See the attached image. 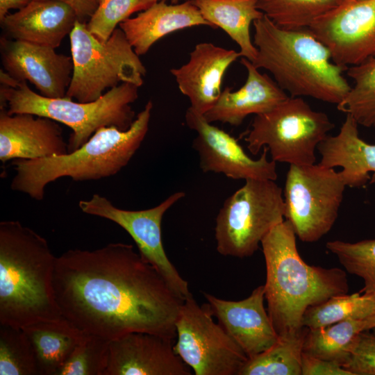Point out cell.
<instances>
[{"mask_svg":"<svg viewBox=\"0 0 375 375\" xmlns=\"http://www.w3.org/2000/svg\"><path fill=\"white\" fill-rule=\"evenodd\" d=\"M153 103L149 101L125 131L99 128L81 147L61 156L15 159L16 172L10 188L41 201L44 188L60 178L74 181L98 180L115 175L129 162L149 131Z\"/></svg>","mask_w":375,"mask_h":375,"instance_id":"obj_5","label":"cell"},{"mask_svg":"<svg viewBox=\"0 0 375 375\" xmlns=\"http://www.w3.org/2000/svg\"><path fill=\"white\" fill-rule=\"evenodd\" d=\"M176 340L146 332H132L110 341L103 375H191L178 356Z\"/></svg>","mask_w":375,"mask_h":375,"instance_id":"obj_16","label":"cell"},{"mask_svg":"<svg viewBox=\"0 0 375 375\" xmlns=\"http://www.w3.org/2000/svg\"><path fill=\"white\" fill-rule=\"evenodd\" d=\"M160 0H104L86 23L88 31L106 41L120 23Z\"/></svg>","mask_w":375,"mask_h":375,"instance_id":"obj_34","label":"cell"},{"mask_svg":"<svg viewBox=\"0 0 375 375\" xmlns=\"http://www.w3.org/2000/svg\"><path fill=\"white\" fill-rule=\"evenodd\" d=\"M0 56L3 70L15 81H29L46 97L66 96L73 74L72 56L4 35L0 38Z\"/></svg>","mask_w":375,"mask_h":375,"instance_id":"obj_15","label":"cell"},{"mask_svg":"<svg viewBox=\"0 0 375 375\" xmlns=\"http://www.w3.org/2000/svg\"><path fill=\"white\" fill-rule=\"evenodd\" d=\"M372 333L375 335V328H372Z\"/></svg>","mask_w":375,"mask_h":375,"instance_id":"obj_41","label":"cell"},{"mask_svg":"<svg viewBox=\"0 0 375 375\" xmlns=\"http://www.w3.org/2000/svg\"><path fill=\"white\" fill-rule=\"evenodd\" d=\"M253 42L257 49L252 62L267 70L290 97H308L339 104L351 89L328 49L308 28L288 29L266 15L253 24Z\"/></svg>","mask_w":375,"mask_h":375,"instance_id":"obj_3","label":"cell"},{"mask_svg":"<svg viewBox=\"0 0 375 375\" xmlns=\"http://www.w3.org/2000/svg\"><path fill=\"white\" fill-rule=\"evenodd\" d=\"M326 247L349 273L363 280L359 292L375 298V239L357 242L333 240Z\"/></svg>","mask_w":375,"mask_h":375,"instance_id":"obj_31","label":"cell"},{"mask_svg":"<svg viewBox=\"0 0 375 375\" xmlns=\"http://www.w3.org/2000/svg\"><path fill=\"white\" fill-rule=\"evenodd\" d=\"M212 317L207 303L188 297L176 321L174 349L195 375H240L249 358Z\"/></svg>","mask_w":375,"mask_h":375,"instance_id":"obj_11","label":"cell"},{"mask_svg":"<svg viewBox=\"0 0 375 375\" xmlns=\"http://www.w3.org/2000/svg\"><path fill=\"white\" fill-rule=\"evenodd\" d=\"M343 367L351 375H375V335L372 332L363 331L358 335Z\"/></svg>","mask_w":375,"mask_h":375,"instance_id":"obj_35","label":"cell"},{"mask_svg":"<svg viewBox=\"0 0 375 375\" xmlns=\"http://www.w3.org/2000/svg\"><path fill=\"white\" fill-rule=\"evenodd\" d=\"M285 214L283 190L275 181L246 180L217 215V251L224 256H251L269 232L285 220Z\"/></svg>","mask_w":375,"mask_h":375,"instance_id":"obj_9","label":"cell"},{"mask_svg":"<svg viewBox=\"0 0 375 375\" xmlns=\"http://www.w3.org/2000/svg\"><path fill=\"white\" fill-rule=\"evenodd\" d=\"M185 121L197 133L192 147L199 154V166L203 172L221 173L232 179L244 181L276 180V164L268 160L267 147H263L261 156L255 160L245 153L235 138L190 107L186 110Z\"/></svg>","mask_w":375,"mask_h":375,"instance_id":"obj_14","label":"cell"},{"mask_svg":"<svg viewBox=\"0 0 375 375\" xmlns=\"http://www.w3.org/2000/svg\"><path fill=\"white\" fill-rule=\"evenodd\" d=\"M22 329L32 344L38 375H56L85 334L65 317Z\"/></svg>","mask_w":375,"mask_h":375,"instance_id":"obj_25","label":"cell"},{"mask_svg":"<svg viewBox=\"0 0 375 375\" xmlns=\"http://www.w3.org/2000/svg\"><path fill=\"white\" fill-rule=\"evenodd\" d=\"M334 127L325 112L313 110L303 97L289 96L255 115L244 140L253 155L265 147L276 162L309 165L315 163L316 149Z\"/></svg>","mask_w":375,"mask_h":375,"instance_id":"obj_8","label":"cell"},{"mask_svg":"<svg viewBox=\"0 0 375 375\" xmlns=\"http://www.w3.org/2000/svg\"><path fill=\"white\" fill-rule=\"evenodd\" d=\"M241 54L211 42L195 45L187 62L172 68L170 73L180 92L190 102V108L204 115L218 100L224 76Z\"/></svg>","mask_w":375,"mask_h":375,"instance_id":"obj_18","label":"cell"},{"mask_svg":"<svg viewBox=\"0 0 375 375\" xmlns=\"http://www.w3.org/2000/svg\"><path fill=\"white\" fill-rule=\"evenodd\" d=\"M68 153L56 121L28 113L10 115L0 109V160L37 159Z\"/></svg>","mask_w":375,"mask_h":375,"instance_id":"obj_19","label":"cell"},{"mask_svg":"<svg viewBox=\"0 0 375 375\" xmlns=\"http://www.w3.org/2000/svg\"><path fill=\"white\" fill-rule=\"evenodd\" d=\"M104 0H97L99 4L101 3V2H103Z\"/></svg>","mask_w":375,"mask_h":375,"instance_id":"obj_40","label":"cell"},{"mask_svg":"<svg viewBox=\"0 0 375 375\" xmlns=\"http://www.w3.org/2000/svg\"><path fill=\"white\" fill-rule=\"evenodd\" d=\"M301 375H351V374L336 362L303 352Z\"/></svg>","mask_w":375,"mask_h":375,"instance_id":"obj_36","label":"cell"},{"mask_svg":"<svg viewBox=\"0 0 375 375\" xmlns=\"http://www.w3.org/2000/svg\"><path fill=\"white\" fill-rule=\"evenodd\" d=\"M69 38L73 74L65 97L90 102L122 83L142 85L146 67L119 27L103 42L78 20Z\"/></svg>","mask_w":375,"mask_h":375,"instance_id":"obj_7","label":"cell"},{"mask_svg":"<svg viewBox=\"0 0 375 375\" xmlns=\"http://www.w3.org/2000/svg\"><path fill=\"white\" fill-rule=\"evenodd\" d=\"M32 0H0V21L12 9L21 10Z\"/></svg>","mask_w":375,"mask_h":375,"instance_id":"obj_38","label":"cell"},{"mask_svg":"<svg viewBox=\"0 0 375 375\" xmlns=\"http://www.w3.org/2000/svg\"><path fill=\"white\" fill-rule=\"evenodd\" d=\"M56 258L19 221L0 222V324L17 328L63 317L53 285Z\"/></svg>","mask_w":375,"mask_h":375,"instance_id":"obj_4","label":"cell"},{"mask_svg":"<svg viewBox=\"0 0 375 375\" xmlns=\"http://www.w3.org/2000/svg\"><path fill=\"white\" fill-rule=\"evenodd\" d=\"M53 285L62 316L85 333L110 341L146 332L176 340L184 300L132 244L67 251L56 258Z\"/></svg>","mask_w":375,"mask_h":375,"instance_id":"obj_1","label":"cell"},{"mask_svg":"<svg viewBox=\"0 0 375 375\" xmlns=\"http://www.w3.org/2000/svg\"><path fill=\"white\" fill-rule=\"evenodd\" d=\"M296 237L291 224L285 219L261 242L267 310L278 336L299 332L310 306L349 291L345 272L307 264L298 252Z\"/></svg>","mask_w":375,"mask_h":375,"instance_id":"obj_2","label":"cell"},{"mask_svg":"<svg viewBox=\"0 0 375 375\" xmlns=\"http://www.w3.org/2000/svg\"><path fill=\"white\" fill-rule=\"evenodd\" d=\"M342 0H258V8L276 24L288 29L308 28Z\"/></svg>","mask_w":375,"mask_h":375,"instance_id":"obj_30","label":"cell"},{"mask_svg":"<svg viewBox=\"0 0 375 375\" xmlns=\"http://www.w3.org/2000/svg\"><path fill=\"white\" fill-rule=\"evenodd\" d=\"M375 311V298L359 292L330 297L308 308L302 319V326L315 328L347 319H365Z\"/></svg>","mask_w":375,"mask_h":375,"instance_id":"obj_29","label":"cell"},{"mask_svg":"<svg viewBox=\"0 0 375 375\" xmlns=\"http://www.w3.org/2000/svg\"><path fill=\"white\" fill-rule=\"evenodd\" d=\"M109 343L102 337L85 333L56 375H103Z\"/></svg>","mask_w":375,"mask_h":375,"instance_id":"obj_33","label":"cell"},{"mask_svg":"<svg viewBox=\"0 0 375 375\" xmlns=\"http://www.w3.org/2000/svg\"><path fill=\"white\" fill-rule=\"evenodd\" d=\"M0 109L10 115L28 113L62 123L72 130L68 152L81 147L100 128L115 126L127 130L135 118L131 104L138 98L140 87L122 83L97 100L79 102L65 97L49 98L33 91L26 81H17L0 70Z\"/></svg>","mask_w":375,"mask_h":375,"instance_id":"obj_6","label":"cell"},{"mask_svg":"<svg viewBox=\"0 0 375 375\" xmlns=\"http://www.w3.org/2000/svg\"><path fill=\"white\" fill-rule=\"evenodd\" d=\"M347 185L340 172L319 163L290 165L283 197L285 219L302 242H314L333 226Z\"/></svg>","mask_w":375,"mask_h":375,"instance_id":"obj_10","label":"cell"},{"mask_svg":"<svg viewBox=\"0 0 375 375\" xmlns=\"http://www.w3.org/2000/svg\"><path fill=\"white\" fill-rule=\"evenodd\" d=\"M240 62L247 71L244 83L235 91L230 87L222 90L216 103L203 115L208 122L238 126L247 116L266 112L289 97L248 59L241 58Z\"/></svg>","mask_w":375,"mask_h":375,"instance_id":"obj_21","label":"cell"},{"mask_svg":"<svg viewBox=\"0 0 375 375\" xmlns=\"http://www.w3.org/2000/svg\"><path fill=\"white\" fill-rule=\"evenodd\" d=\"M308 29L328 49L335 64L358 65L375 57V0H342Z\"/></svg>","mask_w":375,"mask_h":375,"instance_id":"obj_13","label":"cell"},{"mask_svg":"<svg viewBox=\"0 0 375 375\" xmlns=\"http://www.w3.org/2000/svg\"><path fill=\"white\" fill-rule=\"evenodd\" d=\"M358 123L346 115L339 133L328 135L318 146L319 164L331 168L340 167V172L347 186L359 188L370 178L375 183V144L362 140Z\"/></svg>","mask_w":375,"mask_h":375,"instance_id":"obj_23","label":"cell"},{"mask_svg":"<svg viewBox=\"0 0 375 375\" xmlns=\"http://www.w3.org/2000/svg\"><path fill=\"white\" fill-rule=\"evenodd\" d=\"M203 294L217 322L249 358L277 341L278 335L264 306V285L239 301L222 299L206 292Z\"/></svg>","mask_w":375,"mask_h":375,"instance_id":"obj_17","label":"cell"},{"mask_svg":"<svg viewBox=\"0 0 375 375\" xmlns=\"http://www.w3.org/2000/svg\"><path fill=\"white\" fill-rule=\"evenodd\" d=\"M346 72L353 84L336 106L338 110L351 115L358 125L375 126V57L347 67Z\"/></svg>","mask_w":375,"mask_h":375,"instance_id":"obj_28","label":"cell"},{"mask_svg":"<svg viewBox=\"0 0 375 375\" xmlns=\"http://www.w3.org/2000/svg\"><path fill=\"white\" fill-rule=\"evenodd\" d=\"M307 328L278 336L266 351L249 358L240 375H301V356Z\"/></svg>","mask_w":375,"mask_h":375,"instance_id":"obj_27","label":"cell"},{"mask_svg":"<svg viewBox=\"0 0 375 375\" xmlns=\"http://www.w3.org/2000/svg\"><path fill=\"white\" fill-rule=\"evenodd\" d=\"M78 18L65 3L57 0H32L26 6L9 13L1 21L3 35L56 49L69 35Z\"/></svg>","mask_w":375,"mask_h":375,"instance_id":"obj_20","label":"cell"},{"mask_svg":"<svg viewBox=\"0 0 375 375\" xmlns=\"http://www.w3.org/2000/svg\"><path fill=\"white\" fill-rule=\"evenodd\" d=\"M185 196L184 192H176L155 207L128 210L119 208L106 197L95 194L88 200H81L78 206L84 213L110 220L123 228L135 241L141 256L158 272L175 293L185 300L192 294L188 283L168 258L161 235L165 213Z\"/></svg>","mask_w":375,"mask_h":375,"instance_id":"obj_12","label":"cell"},{"mask_svg":"<svg viewBox=\"0 0 375 375\" xmlns=\"http://www.w3.org/2000/svg\"><path fill=\"white\" fill-rule=\"evenodd\" d=\"M361 331H363L362 319H347L326 326L307 328L303 352L343 367Z\"/></svg>","mask_w":375,"mask_h":375,"instance_id":"obj_26","label":"cell"},{"mask_svg":"<svg viewBox=\"0 0 375 375\" xmlns=\"http://www.w3.org/2000/svg\"><path fill=\"white\" fill-rule=\"evenodd\" d=\"M375 328V311L367 318L363 319V331H370Z\"/></svg>","mask_w":375,"mask_h":375,"instance_id":"obj_39","label":"cell"},{"mask_svg":"<svg viewBox=\"0 0 375 375\" xmlns=\"http://www.w3.org/2000/svg\"><path fill=\"white\" fill-rule=\"evenodd\" d=\"M212 28L222 29L239 47L241 58L253 62L257 49L251 36V26L264 14L258 0H192Z\"/></svg>","mask_w":375,"mask_h":375,"instance_id":"obj_24","label":"cell"},{"mask_svg":"<svg viewBox=\"0 0 375 375\" xmlns=\"http://www.w3.org/2000/svg\"><path fill=\"white\" fill-rule=\"evenodd\" d=\"M0 375H38L32 344L22 328L0 326Z\"/></svg>","mask_w":375,"mask_h":375,"instance_id":"obj_32","label":"cell"},{"mask_svg":"<svg viewBox=\"0 0 375 375\" xmlns=\"http://www.w3.org/2000/svg\"><path fill=\"white\" fill-rule=\"evenodd\" d=\"M199 26L212 27L192 0L176 4L160 0L136 16L124 20L119 27L140 56L167 35Z\"/></svg>","mask_w":375,"mask_h":375,"instance_id":"obj_22","label":"cell"},{"mask_svg":"<svg viewBox=\"0 0 375 375\" xmlns=\"http://www.w3.org/2000/svg\"><path fill=\"white\" fill-rule=\"evenodd\" d=\"M67 3L75 11L78 20L87 23L99 6L97 0H57Z\"/></svg>","mask_w":375,"mask_h":375,"instance_id":"obj_37","label":"cell"},{"mask_svg":"<svg viewBox=\"0 0 375 375\" xmlns=\"http://www.w3.org/2000/svg\"><path fill=\"white\" fill-rule=\"evenodd\" d=\"M172 1H174V2H175V1L176 2V1H178L180 0H172ZM185 1H188V0H185Z\"/></svg>","mask_w":375,"mask_h":375,"instance_id":"obj_42","label":"cell"}]
</instances>
